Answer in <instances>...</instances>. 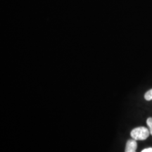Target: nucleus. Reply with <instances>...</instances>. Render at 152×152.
<instances>
[{
    "mask_svg": "<svg viewBox=\"0 0 152 152\" xmlns=\"http://www.w3.org/2000/svg\"><path fill=\"white\" fill-rule=\"evenodd\" d=\"M144 98L147 101L152 100V89L146 92V94H144Z\"/></svg>",
    "mask_w": 152,
    "mask_h": 152,
    "instance_id": "7ed1b4c3",
    "label": "nucleus"
},
{
    "mask_svg": "<svg viewBox=\"0 0 152 152\" xmlns=\"http://www.w3.org/2000/svg\"><path fill=\"white\" fill-rule=\"evenodd\" d=\"M150 134V131L145 127H138L131 131L130 135L132 139L137 140H144L148 138Z\"/></svg>",
    "mask_w": 152,
    "mask_h": 152,
    "instance_id": "f257e3e1",
    "label": "nucleus"
},
{
    "mask_svg": "<svg viewBox=\"0 0 152 152\" xmlns=\"http://www.w3.org/2000/svg\"><path fill=\"white\" fill-rule=\"evenodd\" d=\"M142 152H152V148H147V149L142 151Z\"/></svg>",
    "mask_w": 152,
    "mask_h": 152,
    "instance_id": "39448f33",
    "label": "nucleus"
},
{
    "mask_svg": "<svg viewBox=\"0 0 152 152\" xmlns=\"http://www.w3.org/2000/svg\"><path fill=\"white\" fill-rule=\"evenodd\" d=\"M137 148V143L134 139L129 140L126 143L125 152H136V149Z\"/></svg>",
    "mask_w": 152,
    "mask_h": 152,
    "instance_id": "f03ea898",
    "label": "nucleus"
},
{
    "mask_svg": "<svg viewBox=\"0 0 152 152\" xmlns=\"http://www.w3.org/2000/svg\"><path fill=\"white\" fill-rule=\"evenodd\" d=\"M147 124L149 128L150 134L152 135V118H149L147 121Z\"/></svg>",
    "mask_w": 152,
    "mask_h": 152,
    "instance_id": "20e7f679",
    "label": "nucleus"
}]
</instances>
